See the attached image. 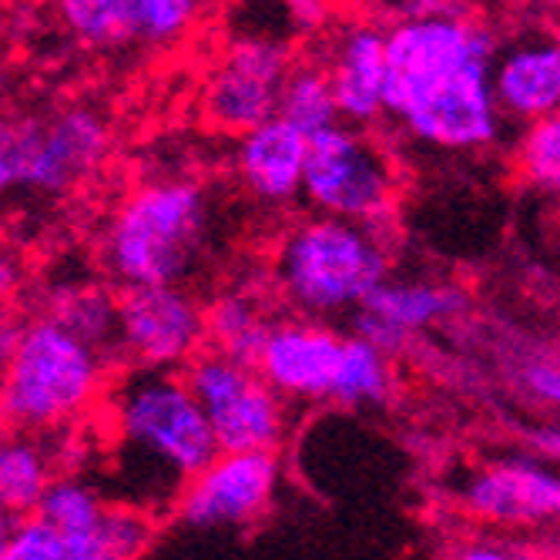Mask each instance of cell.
<instances>
[{
    "label": "cell",
    "mask_w": 560,
    "mask_h": 560,
    "mask_svg": "<svg viewBox=\"0 0 560 560\" xmlns=\"http://www.w3.org/2000/svg\"><path fill=\"white\" fill-rule=\"evenodd\" d=\"M500 40L470 14L406 18L389 31L386 115L413 141L474 155L500 138Z\"/></svg>",
    "instance_id": "cell-1"
},
{
    "label": "cell",
    "mask_w": 560,
    "mask_h": 560,
    "mask_svg": "<svg viewBox=\"0 0 560 560\" xmlns=\"http://www.w3.org/2000/svg\"><path fill=\"white\" fill-rule=\"evenodd\" d=\"M115 480L121 503L144 514L175 511L188 480L222 453L188 380L138 366L112 393Z\"/></svg>",
    "instance_id": "cell-2"
},
{
    "label": "cell",
    "mask_w": 560,
    "mask_h": 560,
    "mask_svg": "<svg viewBox=\"0 0 560 560\" xmlns=\"http://www.w3.org/2000/svg\"><path fill=\"white\" fill-rule=\"evenodd\" d=\"M386 276L389 252L370 222L319 215L276 248V285L305 319L352 316Z\"/></svg>",
    "instance_id": "cell-3"
},
{
    "label": "cell",
    "mask_w": 560,
    "mask_h": 560,
    "mask_svg": "<svg viewBox=\"0 0 560 560\" xmlns=\"http://www.w3.org/2000/svg\"><path fill=\"white\" fill-rule=\"evenodd\" d=\"M209 198L191 182H155L112 219L105 262L128 285H182L209 252Z\"/></svg>",
    "instance_id": "cell-4"
},
{
    "label": "cell",
    "mask_w": 560,
    "mask_h": 560,
    "mask_svg": "<svg viewBox=\"0 0 560 560\" xmlns=\"http://www.w3.org/2000/svg\"><path fill=\"white\" fill-rule=\"evenodd\" d=\"M4 417L24 433H47L81 417L97 396L105 355L55 316L21 326L8 355Z\"/></svg>",
    "instance_id": "cell-5"
},
{
    "label": "cell",
    "mask_w": 560,
    "mask_h": 560,
    "mask_svg": "<svg viewBox=\"0 0 560 560\" xmlns=\"http://www.w3.org/2000/svg\"><path fill=\"white\" fill-rule=\"evenodd\" d=\"M108 151V128L84 108L14 118L0 131L4 191L61 195L81 185Z\"/></svg>",
    "instance_id": "cell-6"
},
{
    "label": "cell",
    "mask_w": 560,
    "mask_h": 560,
    "mask_svg": "<svg viewBox=\"0 0 560 560\" xmlns=\"http://www.w3.org/2000/svg\"><path fill=\"white\" fill-rule=\"evenodd\" d=\"M302 195L323 215L380 225L396 201V165L373 135L339 121L310 138Z\"/></svg>",
    "instance_id": "cell-7"
},
{
    "label": "cell",
    "mask_w": 560,
    "mask_h": 560,
    "mask_svg": "<svg viewBox=\"0 0 560 560\" xmlns=\"http://www.w3.org/2000/svg\"><path fill=\"white\" fill-rule=\"evenodd\" d=\"M225 453L276 450L285 433L282 393L256 370L209 349L188 360L185 373Z\"/></svg>",
    "instance_id": "cell-8"
},
{
    "label": "cell",
    "mask_w": 560,
    "mask_h": 560,
    "mask_svg": "<svg viewBox=\"0 0 560 560\" xmlns=\"http://www.w3.org/2000/svg\"><path fill=\"white\" fill-rule=\"evenodd\" d=\"M4 560H115L112 506L81 480H50L34 514L4 517Z\"/></svg>",
    "instance_id": "cell-9"
},
{
    "label": "cell",
    "mask_w": 560,
    "mask_h": 560,
    "mask_svg": "<svg viewBox=\"0 0 560 560\" xmlns=\"http://www.w3.org/2000/svg\"><path fill=\"white\" fill-rule=\"evenodd\" d=\"M279 483L276 450H238L219 453L195 474L175 503V524L188 534H242L259 524L269 511Z\"/></svg>",
    "instance_id": "cell-10"
},
{
    "label": "cell",
    "mask_w": 560,
    "mask_h": 560,
    "mask_svg": "<svg viewBox=\"0 0 560 560\" xmlns=\"http://www.w3.org/2000/svg\"><path fill=\"white\" fill-rule=\"evenodd\" d=\"M292 71L285 40L232 37L206 88V115L229 135H245L279 115L282 84Z\"/></svg>",
    "instance_id": "cell-11"
},
{
    "label": "cell",
    "mask_w": 560,
    "mask_h": 560,
    "mask_svg": "<svg viewBox=\"0 0 560 560\" xmlns=\"http://www.w3.org/2000/svg\"><path fill=\"white\" fill-rule=\"evenodd\" d=\"M61 24L88 47H168L191 34L209 0H55Z\"/></svg>",
    "instance_id": "cell-12"
},
{
    "label": "cell",
    "mask_w": 560,
    "mask_h": 560,
    "mask_svg": "<svg viewBox=\"0 0 560 560\" xmlns=\"http://www.w3.org/2000/svg\"><path fill=\"white\" fill-rule=\"evenodd\" d=\"M118 302L125 355L135 366L175 370L209 339L206 313L182 285H128Z\"/></svg>",
    "instance_id": "cell-13"
},
{
    "label": "cell",
    "mask_w": 560,
    "mask_h": 560,
    "mask_svg": "<svg viewBox=\"0 0 560 560\" xmlns=\"http://www.w3.org/2000/svg\"><path fill=\"white\" fill-rule=\"evenodd\" d=\"M493 88L506 121L534 125L560 115V34L530 27L503 40L493 65Z\"/></svg>",
    "instance_id": "cell-14"
},
{
    "label": "cell",
    "mask_w": 560,
    "mask_h": 560,
    "mask_svg": "<svg viewBox=\"0 0 560 560\" xmlns=\"http://www.w3.org/2000/svg\"><path fill=\"white\" fill-rule=\"evenodd\" d=\"M342 121L373 125L386 115L389 88V34L373 24L352 21L336 27L326 44V65Z\"/></svg>",
    "instance_id": "cell-15"
},
{
    "label": "cell",
    "mask_w": 560,
    "mask_h": 560,
    "mask_svg": "<svg viewBox=\"0 0 560 560\" xmlns=\"http://www.w3.org/2000/svg\"><path fill=\"white\" fill-rule=\"evenodd\" d=\"M467 305V295L440 282H389L383 279L355 310L352 332L376 342L389 355L402 342L440 323H450Z\"/></svg>",
    "instance_id": "cell-16"
},
{
    "label": "cell",
    "mask_w": 560,
    "mask_h": 560,
    "mask_svg": "<svg viewBox=\"0 0 560 560\" xmlns=\"http://www.w3.org/2000/svg\"><path fill=\"white\" fill-rule=\"evenodd\" d=\"M464 503L490 524L530 527L560 521V477L530 460H500L474 474Z\"/></svg>",
    "instance_id": "cell-17"
},
{
    "label": "cell",
    "mask_w": 560,
    "mask_h": 560,
    "mask_svg": "<svg viewBox=\"0 0 560 560\" xmlns=\"http://www.w3.org/2000/svg\"><path fill=\"white\" fill-rule=\"evenodd\" d=\"M342 342L319 319L279 323L262 352L259 373L289 399H329Z\"/></svg>",
    "instance_id": "cell-18"
},
{
    "label": "cell",
    "mask_w": 560,
    "mask_h": 560,
    "mask_svg": "<svg viewBox=\"0 0 560 560\" xmlns=\"http://www.w3.org/2000/svg\"><path fill=\"white\" fill-rule=\"evenodd\" d=\"M305 162H310V135L279 115L242 135L238 175L266 206H285L302 195Z\"/></svg>",
    "instance_id": "cell-19"
},
{
    "label": "cell",
    "mask_w": 560,
    "mask_h": 560,
    "mask_svg": "<svg viewBox=\"0 0 560 560\" xmlns=\"http://www.w3.org/2000/svg\"><path fill=\"white\" fill-rule=\"evenodd\" d=\"M206 323H209L212 349L259 370L262 352H266L276 326L269 323V316L262 313V305L256 299H248L242 292L219 295L206 310Z\"/></svg>",
    "instance_id": "cell-20"
},
{
    "label": "cell",
    "mask_w": 560,
    "mask_h": 560,
    "mask_svg": "<svg viewBox=\"0 0 560 560\" xmlns=\"http://www.w3.org/2000/svg\"><path fill=\"white\" fill-rule=\"evenodd\" d=\"M50 487V460L31 433L18 430L0 450V503L4 517H27Z\"/></svg>",
    "instance_id": "cell-21"
},
{
    "label": "cell",
    "mask_w": 560,
    "mask_h": 560,
    "mask_svg": "<svg viewBox=\"0 0 560 560\" xmlns=\"http://www.w3.org/2000/svg\"><path fill=\"white\" fill-rule=\"evenodd\" d=\"M393 393V370H389V352L363 336H349L342 342L339 370L329 399L342 406H376L386 402Z\"/></svg>",
    "instance_id": "cell-22"
},
{
    "label": "cell",
    "mask_w": 560,
    "mask_h": 560,
    "mask_svg": "<svg viewBox=\"0 0 560 560\" xmlns=\"http://www.w3.org/2000/svg\"><path fill=\"white\" fill-rule=\"evenodd\" d=\"M55 316L65 323L74 336H81L94 352H101L105 360H118L125 355L121 342V302L112 299L101 289H74L61 302H55Z\"/></svg>",
    "instance_id": "cell-23"
},
{
    "label": "cell",
    "mask_w": 560,
    "mask_h": 560,
    "mask_svg": "<svg viewBox=\"0 0 560 560\" xmlns=\"http://www.w3.org/2000/svg\"><path fill=\"white\" fill-rule=\"evenodd\" d=\"M279 118H285L310 138L339 125L342 112H339L329 71L323 65H292L282 84V97H279Z\"/></svg>",
    "instance_id": "cell-24"
},
{
    "label": "cell",
    "mask_w": 560,
    "mask_h": 560,
    "mask_svg": "<svg viewBox=\"0 0 560 560\" xmlns=\"http://www.w3.org/2000/svg\"><path fill=\"white\" fill-rule=\"evenodd\" d=\"M332 4L336 0H242V11L259 31L292 40L295 34L319 31L329 21Z\"/></svg>",
    "instance_id": "cell-25"
},
{
    "label": "cell",
    "mask_w": 560,
    "mask_h": 560,
    "mask_svg": "<svg viewBox=\"0 0 560 560\" xmlns=\"http://www.w3.org/2000/svg\"><path fill=\"white\" fill-rule=\"evenodd\" d=\"M517 159H521L524 178L534 188L560 198V115L540 118L524 128Z\"/></svg>",
    "instance_id": "cell-26"
},
{
    "label": "cell",
    "mask_w": 560,
    "mask_h": 560,
    "mask_svg": "<svg viewBox=\"0 0 560 560\" xmlns=\"http://www.w3.org/2000/svg\"><path fill=\"white\" fill-rule=\"evenodd\" d=\"M521 383L524 389L550 406V410H560V360H550V355H537V360H530L521 373Z\"/></svg>",
    "instance_id": "cell-27"
},
{
    "label": "cell",
    "mask_w": 560,
    "mask_h": 560,
    "mask_svg": "<svg viewBox=\"0 0 560 560\" xmlns=\"http://www.w3.org/2000/svg\"><path fill=\"white\" fill-rule=\"evenodd\" d=\"M433 14H470L464 0H406V18H433Z\"/></svg>",
    "instance_id": "cell-28"
},
{
    "label": "cell",
    "mask_w": 560,
    "mask_h": 560,
    "mask_svg": "<svg viewBox=\"0 0 560 560\" xmlns=\"http://www.w3.org/2000/svg\"><path fill=\"white\" fill-rule=\"evenodd\" d=\"M534 446L547 456H553V460H560V427L557 430H537L534 436Z\"/></svg>",
    "instance_id": "cell-29"
},
{
    "label": "cell",
    "mask_w": 560,
    "mask_h": 560,
    "mask_svg": "<svg viewBox=\"0 0 560 560\" xmlns=\"http://www.w3.org/2000/svg\"><path fill=\"white\" fill-rule=\"evenodd\" d=\"M544 4H547L550 11H557V14H560V0H544Z\"/></svg>",
    "instance_id": "cell-30"
},
{
    "label": "cell",
    "mask_w": 560,
    "mask_h": 560,
    "mask_svg": "<svg viewBox=\"0 0 560 560\" xmlns=\"http://www.w3.org/2000/svg\"><path fill=\"white\" fill-rule=\"evenodd\" d=\"M517 4H544V0H517Z\"/></svg>",
    "instance_id": "cell-31"
}]
</instances>
